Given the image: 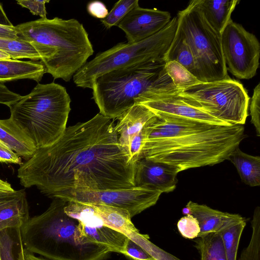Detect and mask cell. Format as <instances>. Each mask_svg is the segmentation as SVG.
<instances>
[{"instance_id": "cell-1", "label": "cell", "mask_w": 260, "mask_h": 260, "mask_svg": "<svg viewBox=\"0 0 260 260\" xmlns=\"http://www.w3.org/2000/svg\"><path fill=\"white\" fill-rule=\"evenodd\" d=\"M114 120L100 113L66 128L55 143L37 148L20 165L17 177L54 198L69 191H104L135 187V163L118 142Z\"/></svg>"}, {"instance_id": "cell-2", "label": "cell", "mask_w": 260, "mask_h": 260, "mask_svg": "<svg viewBox=\"0 0 260 260\" xmlns=\"http://www.w3.org/2000/svg\"><path fill=\"white\" fill-rule=\"evenodd\" d=\"M143 130L140 159L172 166L179 173L228 159L246 136L243 125H222L156 115Z\"/></svg>"}, {"instance_id": "cell-3", "label": "cell", "mask_w": 260, "mask_h": 260, "mask_svg": "<svg viewBox=\"0 0 260 260\" xmlns=\"http://www.w3.org/2000/svg\"><path fill=\"white\" fill-rule=\"evenodd\" d=\"M67 203L53 199L44 212L29 218L21 229L25 250L49 260H103L111 250L89 241L79 221L65 213Z\"/></svg>"}, {"instance_id": "cell-4", "label": "cell", "mask_w": 260, "mask_h": 260, "mask_svg": "<svg viewBox=\"0 0 260 260\" xmlns=\"http://www.w3.org/2000/svg\"><path fill=\"white\" fill-rule=\"evenodd\" d=\"M164 59L150 60L107 73L94 82L92 99L100 113L114 120L136 104L181 92L167 74Z\"/></svg>"}, {"instance_id": "cell-5", "label": "cell", "mask_w": 260, "mask_h": 260, "mask_svg": "<svg viewBox=\"0 0 260 260\" xmlns=\"http://www.w3.org/2000/svg\"><path fill=\"white\" fill-rule=\"evenodd\" d=\"M15 27L17 40L42 47L45 58L41 62L54 79L70 81L93 53L88 33L75 19L41 18Z\"/></svg>"}, {"instance_id": "cell-6", "label": "cell", "mask_w": 260, "mask_h": 260, "mask_svg": "<svg viewBox=\"0 0 260 260\" xmlns=\"http://www.w3.org/2000/svg\"><path fill=\"white\" fill-rule=\"evenodd\" d=\"M71 99L66 88L52 82L38 83L9 108L10 118L37 148L52 145L67 128Z\"/></svg>"}, {"instance_id": "cell-7", "label": "cell", "mask_w": 260, "mask_h": 260, "mask_svg": "<svg viewBox=\"0 0 260 260\" xmlns=\"http://www.w3.org/2000/svg\"><path fill=\"white\" fill-rule=\"evenodd\" d=\"M178 26L177 16L154 35L141 41L120 43L98 53L73 76L76 85L92 88L95 80L109 72L150 60L164 59Z\"/></svg>"}, {"instance_id": "cell-8", "label": "cell", "mask_w": 260, "mask_h": 260, "mask_svg": "<svg viewBox=\"0 0 260 260\" xmlns=\"http://www.w3.org/2000/svg\"><path fill=\"white\" fill-rule=\"evenodd\" d=\"M178 26L192 52L201 82L230 78L221 46V34L208 23L194 0L176 16Z\"/></svg>"}, {"instance_id": "cell-9", "label": "cell", "mask_w": 260, "mask_h": 260, "mask_svg": "<svg viewBox=\"0 0 260 260\" xmlns=\"http://www.w3.org/2000/svg\"><path fill=\"white\" fill-rule=\"evenodd\" d=\"M179 95L190 105L230 125L245 124L249 97L239 82L228 79L200 82Z\"/></svg>"}, {"instance_id": "cell-10", "label": "cell", "mask_w": 260, "mask_h": 260, "mask_svg": "<svg viewBox=\"0 0 260 260\" xmlns=\"http://www.w3.org/2000/svg\"><path fill=\"white\" fill-rule=\"evenodd\" d=\"M223 55L229 71L240 79H250L259 66L260 44L256 36L231 19L221 34Z\"/></svg>"}, {"instance_id": "cell-11", "label": "cell", "mask_w": 260, "mask_h": 260, "mask_svg": "<svg viewBox=\"0 0 260 260\" xmlns=\"http://www.w3.org/2000/svg\"><path fill=\"white\" fill-rule=\"evenodd\" d=\"M162 193L146 187L104 191H69L56 196L66 202L101 204L127 210L131 217L154 205Z\"/></svg>"}, {"instance_id": "cell-12", "label": "cell", "mask_w": 260, "mask_h": 260, "mask_svg": "<svg viewBox=\"0 0 260 260\" xmlns=\"http://www.w3.org/2000/svg\"><path fill=\"white\" fill-rule=\"evenodd\" d=\"M64 211L68 215L79 221L82 233L90 242L107 246L112 252L122 253L128 237L105 226L90 204L69 201Z\"/></svg>"}, {"instance_id": "cell-13", "label": "cell", "mask_w": 260, "mask_h": 260, "mask_svg": "<svg viewBox=\"0 0 260 260\" xmlns=\"http://www.w3.org/2000/svg\"><path fill=\"white\" fill-rule=\"evenodd\" d=\"M172 19L170 12L139 6L131 10L117 26L125 34L128 43L147 39L164 28Z\"/></svg>"}, {"instance_id": "cell-14", "label": "cell", "mask_w": 260, "mask_h": 260, "mask_svg": "<svg viewBox=\"0 0 260 260\" xmlns=\"http://www.w3.org/2000/svg\"><path fill=\"white\" fill-rule=\"evenodd\" d=\"M138 104L146 106L156 116L161 118L231 125L190 105L179 94L169 95Z\"/></svg>"}, {"instance_id": "cell-15", "label": "cell", "mask_w": 260, "mask_h": 260, "mask_svg": "<svg viewBox=\"0 0 260 260\" xmlns=\"http://www.w3.org/2000/svg\"><path fill=\"white\" fill-rule=\"evenodd\" d=\"M178 173L172 166L142 158L135 163V186L169 193L176 188Z\"/></svg>"}, {"instance_id": "cell-16", "label": "cell", "mask_w": 260, "mask_h": 260, "mask_svg": "<svg viewBox=\"0 0 260 260\" xmlns=\"http://www.w3.org/2000/svg\"><path fill=\"white\" fill-rule=\"evenodd\" d=\"M29 218L25 189L0 191V231L21 229Z\"/></svg>"}, {"instance_id": "cell-17", "label": "cell", "mask_w": 260, "mask_h": 260, "mask_svg": "<svg viewBox=\"0 0 260 260\" xmlns=\"http://www.w3.org/2000/svg\"><path fill=\"white\" fill-rule=\"evenodd\" d=\"M182 212L184 215H192L198 221L200 227L198 238L210 233L218 232L226 225L243 218L238 214L222 212L191 201Z\"/></svg>"}, {"instance_id": "cell-18", "label": "cell", "mask_w": 260, "mask_h": 260, "mask_svg": "<svg viewBox=\"0 0 260 260\" xmlns=\"http://www.w3.org/2000/svg\"><path fill=\"white\" fill-rule=\"evenodd\" d=\"M155 115L146 106L140 104H136L116 118L117 122L114 128L118 136V142L128 152L133 138Z\"/></svg>"}, {"instance_id": "cell-19", "label": "cell", "mask_w": 260, "mask_h": 260, "mask_svg": "<svg viewBox=\"0 0 260 260\" xmlns=\"http://www.w3.org/2000/svg\"><path fill=\"white\" fill-rule=\"evenodd\" d=\"M46 73L41 61L0 59V83L24 79L39 82Z\"/></svg>"}, {"instance_id": "cell-20", "label": "cell", "mask_w": 260, "mask_h": 260, "mask_svg": "<svg viewBox=\"0 0 260 260\" xmlns=\"http://www.w3.org/2000/svg\"><path fill=\"white\" fill-rule=\"evenodd\" d=\"M196 4L211 26L221 34L231 19L239 0H194Z\"/></svg>"}, {"instance_id": "cell-21", "label": "cell", "mask_w": 260, "mask_h": 260, "mask_svg": "<svg viewBox=\"0 0 260 260\" xmlns=\"http://www.w3.org/2000/svg\"><path fill=\"white\" fill-rule=\"evenodd\" d=\"M0 141L26 160L37 149L29 138L10 118L0 119Z\"/></svg>"}, {"instance_id": "cell-22", "label": "cell", "mask_w": 260, "mask_h": 260, "mask_svg": "<svg viewBox=\"0 0 260 260\" xmlns=\"http://www.w3.org/2000/svg\"><path fill=\"white\" fill-rule=\"evenodd\" d=\"M90 204L105 226L122 233L127 237L139 232L129 212L123 209L101 204Z\"/></svg>"}, {"instance_id": "cell-23", "label": "cell", "mask_w": 260, "mask_h": 260, "mask_svg": "<svg viewBox=\"0 0 260 260\" xmlns=\"http://www.w3.org/2000/svg\"><path fill=\"white\" fill-rule=\"evenodd\" d=\"M227 160L233 164L242 181L251 187L260 185V157L243 152L239 147L229 155Z\"/></svg>"}, {"instance_id": "cell-24", "label": "cell", "mask_w": 260, "mask_h": 260, "mask_svg": "<svg viewBox=\"0 0 260 260\" xmlns=\"http://www.w3.org/2000/svg\"><path fill=\"white\" fill-rule=\"evenodd\" d=\"M164 60L166 62L175 61L178 62L198 77L192 52L178 26L172 42L165 54Z\"/></svg>"}, {"instance_id": "cell-25", "label": "cell", "mask_w": 260, "mask_h": 260, "mask_svg": "<svg viewBox=\"0 0 260 260\" xmlns=\"http://www.w3.org/2000/svg\"><path fill=\"white\" fill-rule=\"evenodd\" d=\"M21 229L0 231V260H25Z\"/></svg>"}, {"instance_id": "cell-26", "label": "cell", "mask_w": 260, "mask_h": 260, "mask_svg": "<svg viewBox=\"0 0 260 260\" xmlns=\"http://www.w3.org/2000/svg\"><path fill=\"white\" fill-rule=\"evenodd\" d=\"M198 238L195 247L200 254L201 260H228L219 232L210 233Z\"/></svg>"}, {"instance_id": "cell-27", "label": "cell", "mask_w": 260, "mask_h": 260, "mask_svg": "<svg viewBox=\"0 0 260 260\" xmlns=\"http://www.w3.org/2000/svg\"><path fill=\"white\" fill-rule=\"evenodd\" d=\"M0 49L6 52L12 59L29 58L33 61L41 60L43 53L34 43L21 40H10L0 38Z\"/></svg>"}, {"instance_id": "cell-28", "label": "cell", "mask_w": 260, "mask_h": 260, "mask_svg": "<svg viewBox=\"0 0 260 260\" xmlns=\"http://www.w3.org/2000/svg\"><path fill=\"white\" fill-rule=\"evenodd\" d=\"M246 225V220L242 219L233 222L220 231L228 260H237L240 238Z\"/></svg>"}, {"instance_id": "cell-29", "label": "cell", "mask_w": 260, "mask_h": 260, "mask_svg": "<svg viewBox=\"0 0 260 260\" xmlns=\"http://www.w3.org/2000/svg\"><path fill=\"white\" fill-rule=\"evenodd\" d=\"M165 68L173 84L180 92L201 82L185 68L176 61L166 62Z\"/></svg>"}, {"instance_id": "cell-30", "label": "cell", "mask_w": 260, "mask_h": 260, "mask_svg": "<svg viewBox=\"0 0 260 260\" xmlns=\"http://www.w3.org/2000/svg\"><path fill=\"white\" fill-rule=\"evenodd\" d=\"M252 235L248 245L244 248L237 260H260V207L254 211L251 222Z\"/></svg>"}, {"instance_id": "cell-31", "label": "cell", "mask_w": 260, "mask_h": 260, "mask_svg": "<svg viewBox=\"0 0 260 260\" xmlns=\"http://www.w3.org/2000/svg\"><path fill=\"white\" fill-rule=\"evenodd\" d=\"M138 0H120L116 3L107 16L101 21L107 29L117 26L126 14L139 6Z\"/></svg>"}, {"instance_id": "cell-32", "label": "cell", "mask_w": 260, "mask_h": 260, "mask_svg": "<svg viewBox=\"0 0 260 260\" xmlns=\"http://www.w3.org/2000/svg\"><path fill=\"white\" fill-rule=\"evenodd\" d=\"M127 237L142 247L155 260H181L157 246L149 240L147 235L141 234L139 231L132 233Z\"/></svg>"}, {"instance_id": "cell-33", "label": "cell", "mask_w": 260, "mask_h": 260, "mask_svg": "<svg viewBox=\"0 0 260 260\" xmlns=\"http://www.w3.org/2000/svg\"><path fill=\"white\" fill-rule=\"evenodd\" d=\"M177 228L181 236L186 239L198 238L200 227L197 219L190 214L181 217L177 222Z\"/></svg>"}, {"instance_id": "cell-34", "label": "cell", "mask_w": 260, "mask_h": 260, "mask_svg": "<svg viewBox=\"0 0 260 260\" xmlns=\"http://www.w3.org/2000/svg\"><path fill=\"white\" fill-rule=\"evenodd\" d=\"M121 253L133 260H155L142 247L128 237Z\"/></svg>"}, {"instance_id": "cell-35", "label": "cell", "mask_w": 260, "mask_h": 260, "mask_svg": "<svg viewBox=\"0 0 260 260\" xmlns=\"http://www.w3.org/2000/svg\"><path fill=\"white\" fill-rule=\"evenodd\" d=\"M260 84L254 88L250 105L251 123L254 125L256 135L260 136Z\"/></svg>"}, {"instance_id": "cell-36", "label": "cell", "mask_w": 260, "mask_h": 260, "mask_svg": "<svg viewBox=\"0 0 260 260\" xmlns=\"http://www.w3.org/2000/svg\"><path fill=\"white\" fill-rule=\"evenodd\" d=\"M49 2V0H19L17 1V3L22 7L28 9L33 15H39L41 18H46L47 11L45 4Z\"/></svg>"}, {"instance_id": "cell-37", "label": "cell", "mask_w": 260, "mask_h": 260, "mask_svg": "<svg viewBox=\"0 0 260 260\" xmlns=\"http://www.w3.org/2000/svg\"><path fill=\"white\" fill-rule=\"evenodd\" d=\"M0 162L18 165L22 164L21 157L0 141Z\"/></svg>"}, {"instance_id": "cell-38", "label": "cell", "mask_w": 260, "mask_h": 260, "mask_svg": "<svg viewBox=\"0 0 260 260\" xmlns=\"http://www.w3.org/2000/svg\"><path fill=\"white\" fill-rule=\"evenodd\" d=\"M22 96L9 90L4 84L0 83V104L9 107L19 101Z\"/></svg>"}, {"instance_id": "cell-39", "label": "cell", "mask_w": 260, "mask_h": 260, "mask_svg": "<svg viewBox=\"0 0 260 260\" xmlns=\"http://www.w3.org/2000/svg\"><path fill=\"white\" fill-rule=\"evenodd\" d=\"M87 10L90 15L101 19L105 18L109 13L105 4L97 1L89 3L87 6Z\"/></svg>"}, {"instance_id": "cell-40", "label": "cell", "mask_w": 260, "mask_h": 260, "mask_svg": "<svg viewBox=\"0 0 260 260\" xmlns=\"http://www.w3.org/2000/svg\"><path fill=\"white\" fill-rule=\"evenodd\" d=\"M0 38L17 40V31L14 26H6L0 24Z\"/></svg>"}, {"instance_id": "cell-41", "label": "cell", "mask_w": 260, "mask_h": 260, "mask_svg": "<svg viewBox=\"0 0 260 260\" xmlns=\"http://www.w3.org/2000/svg\"><path fill=\"white\" fill-rule=\"evenodd\" d=\"M0 24L6 26H13L6 15L3 7L2 4L0 3Z\"/></svg>"}, {"instance_id": "cell-42", "label": "cell", "mask_w": 260, "mask_h": 260, "mask_svg": "<svg viewBox=\"0 0 260 260\" xmlns=\"http://www.w3.org/2000/svg\"><path fill=\"white\" fill-rule=\"evenodd\" d=\"M25 260H49L41 256H37L35 254L29 253L25 250Z\"/></svg>"}, {"instance_id": "cell-43", "label": "cell", "mask_w": 260, "mask_h": 260, "mask_svg": "<svg viewBox=\"0 0 260 260\" xmlns=\"http://www.w3.org/2000/svg\"><path fill=\"white\" fill-rule=\"evenodd\" d=\"M11 58V56L8 53L0 49V59H8Z\"/></svg>"}]
</instances>
